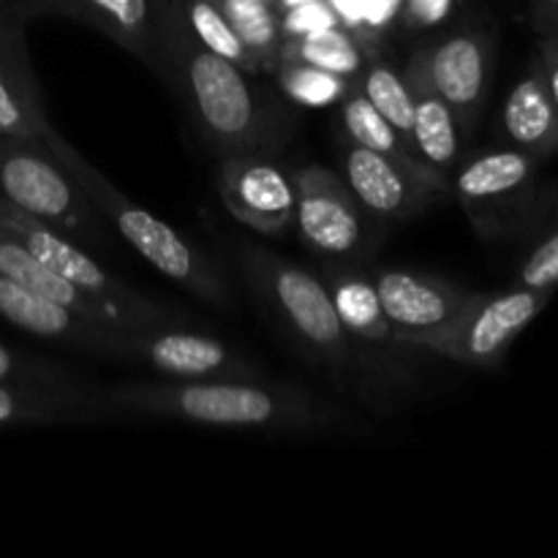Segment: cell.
<instances>
[{
    "label": "cell",
    "instance_id": "obj_36",
    "mask_svg": "<svg viewBox=\"0 0 558 558\" xmlns=\"http://www.w3.org/2000/svg\"><path fill=\"white\" fill-rule=\"evenodd\" d=\"M54 3H58V0H33V5L41 11H54Z\"/></svg>",
    "mask_w": 558,
    "mask_h": 558
},
{
    "label": "cell",
    "instance_id": "obj_6",
    "mask_svg": "<svg viewBox=\"0 0 558 558\" xmlns=\"http://www.w3.org/2000/svg\"><path fill=\"white\" fill-rule=\"evenodd\" d=\"M0 196L60 232L93 223V202L41 140L0 136Z\"/></svg>",
    "mask_w": 558,
    "mask_h": 558
},
{
    "label": "cell",
    "instance_id": "obj_29",
    "mask_svg": "<svg viewBox=\"0 0 558 558\" xmlns=\"http://www.w3.org/2000/svg\"><path fill=\"white\" fill-rule=\"evenodd\" d=\"M0 385H47V387H69L80 385L71 379L65 371L47 365L44 360L22 357L0 343Z\"/></svg>",
    "mask_w": 558,
    "mask_h": 558
},
{
    "label": "cell",
    "instance_id": "obj_9",
    "mask_svg": "<svg viewBox=\"0 0 558 558\" xmlns=\"http://www.w3.org/2000/svg\"><path fill=\"white\" fill-rule=\"evenodd\" d=\"M118 360L140 363L167 379H259V365L223 341L172 327L123 330Z\"/></svg>",
    "mask_w": 558,
    "mask_h": 558
},
{
    "label": "cell",
    "instance_id": "obj_26",
    "mask_svg": "<svg viewBox=\"0 0 558 558\" xmlns=\"http://www.w3.org/2000/svg\"><path fill=\"white\" fill-rule=\"evenodd\" d=\"M360 90L365 93L371 104L385 114L392 123V129L412 142V123H414V96L409 87L407 76L398 74L387 60L368 58L365 69L357 76Z\"/></svg>",
    "mask_w": 558,
    "mask_h": 558
},
{
    "label": "cell",
    "instance_id": "obj_32",
    "mask_svg": "<svg viewBox=\"0 0 558 558\" xmlns=\"http://www.w3.org/2000/svg\"><path fill=\"white\" fill-rule=\"evenodd\" d=\"M458 0H401L398 22L409 33H428L450 20Z\"/></svg>",
    "mask_w": 558,
    "mask_h": 558
},
{
    "label": "cell",
    "instance_id": "obj_12",
    "mask_svg": "<svg viewBox=\"0 0 558 558\" xmlns=\"http://www.w3.org/2000/svg\"><path fill=\"white\" fill-rule=\"evenodd\" d=\"M539 158L518 147H496L456 167V196L480 232H494L523 205L537 178Z\"/></svg>",
    "mask_w": 558,
    "mask_h": 558
},
{
    "label": "cell",
    "instance_id": "obj_31",
    "mask_svg": "<svg viewBox=\"0 0 558 558\" xmlns=\"http://www.w3.org/2000/svg\"><path fill=\"white\" fill-rule=\"evenodd\" d=\"M343 25L341 16L330 5V0H311V3L294 5L281 11V33L283 38L308 36V33L327 31V27Z\"/></svg>",
    "mask_w": 558,
    "mask_h": 558
},
{
    "label": "cell",
    "instance_id": "obj_27",
    "mask_svg": "<svg viewBox=\"0 0 558 558\" xmlns=\"http://www.w3.org/2000/svg\"><path fill=\"white\" fill-rule=\"evenodd\" d=\"M272 74L294 104L316 109L341 104L349 87L354 85V82H349V76L332 74V71L319 69L314 63H303V60H278Z\"/></svg>",
    "mask_w": 558,
    "mask_h": 558
},
{
    "label": "cell",
    "instance_id": "obj_3",
    "mask_svg": "<svg viewBox=\"0 0 558 558\" xmlns=\"http://www.w3.org/2000/svg\"><path fill=\"white\" fill-rule=\"evenodd\" d=\"M44 145L52 150V156L69 169L71 178L76 180L82 191H85L87 199L93 202L98 213L109 218L114 223L120 234L156 267L161 276H167L169 281H174L178 287H183L185 292H191L194 298L205 300V303L218 305V308H232V292H229L227 278L221 276L216 265L196 248L191 240H185L183 234L174 227L163 223L161 218L153 216L150 210H145L142 205H136L134 199L123 194L101 169L93 167L69 140L58 134V131H49L44 136Z\"/></svg>",
    "mask_w": 558,
    "mask_h": 558
},
{
    "label": "cell",
    "instance_id": "obj_19",
    "mask_svg": "<svg viewBox=\"0 0 558 558\" xmlns=\"http://www.w3.org/2000/svg\"><path fill=\"white\" fill-rule=\"evenodd\" d=\"M501 129L510 147L534 158H548L558 153V112L545 85L543 65L534 60L526 74L515 82L501 109Z\"/></svg>",
    "mask_w": 558,
    "mask_h": 558
},
{
    "label": "cell",
    "instance_id": "obj_10",
    "mask_svg": "<svg viewBox=\"0 0 558 558\" xmlns=\"http://www.w3.org/2000/svg\"><path fill=\"white\" fill-rule=\"evenodd\" d=\"M343 174L360 207L398 221L417 216L430 196L450 189L447 174L428 163L398 161L357 142H349L343 150Z\"/></svg>",
    "mask_w": 558,
    "mask_h": 558
},
{
    "label": "cell",
    "instance_id": "obj_13",
    "mask_svg": "<svg viewBox=\"0 0 558 558\" xmlns=\"http://www.w3.org/2000/svg\"><path fill=\"white\" fill-rule=\"evenodd\" d=\"M298 205H294V223L300 238L327 256H352L365 238L363 210L347 180L325 167L298 169L292 178Z\"/></svg>",
    "mask_w": 558,
    "mask_h": 558
},
{
    "label": "cell",
    "instance_id": "obj_23",
    "mask_svg": "<svg viewBox=\"0 0 558 558\" xmlns=\"http://www.w3.org/2000/svg\"><path fill=\"white\" fill-rule=\"evenodd\" d=\"M278 60H303L319 69L332 71L341 76H360L368 60V49L357 33L347 25L327 27V31L308 33V36L283 38Z\"/></svg>",
    "mask_w": 558,
    "mask_h": 558
},
{
    "label": "cell",
    "instance_id": "obj_11",
    "mask_svg": "<svg viewBox=\"0 0 558 558\" xmlns=\"http://www.w3.org/2000/svg\"><path fill=\"white\" fill-rule=\"evenodd\" d=\"M434 90L452 107L463 131L474 129L494 74V41L477 27H458L414 52Z\"/></svg>",
    "mask_w": 558,
    "mask_h": 558
},
{
    "label": "cell",
    "instance_id": "obj_33",
    "mask_svg": "<svg viewBox=\"0 0 558 558\" xmlns=\"http://www.w3.org/2000/svg\"><path fill=\"white\" fill-rule=\"evenodd\" d=\"M537 60L539 65H543L545 85H548V93L550 98H554L556 112H558V38L556 36H539Z\"/></svg>",
    "mask_w": 558,
    "mask_h": 558
},
{
    "label": "cell",
    "instance_id": "obj_37",
    "mask_svg": "<svg viewBox=\"0 0 558 558\" xmlns=\"http://www.w3.org/2000/svg\"><path fill=\"white\" fill-rule=\"evenodd\" d=\"M267 3H272V5H276V0H267Z\"/></svg>",
    "mask_w": 558,
    "mask_h": 558
},
{
    "label": "cell",
    "instance_id": "obj_16",
    "mask_svg": "<svg viewBox=\"0 0 558 558\" xmlns=\"http://www.w3.org/2000/svg\"><path fill=\"white\" fill-rule=\"evenodd\" d=\"M52 129L27 54L25 27L16 16L0 14V136L44 142Z\"/></svg>",
    "mask_w": 558,
    "mask_h": 558
},
{
    "label": "cell",
    "instance_id": "obj_4",
    "mask_svg": "<svg viewBox=\"0 0 558 558\" xmlns=\"http://www.w3.org/2000/svg\"><path fill=\"white\" fill-rule=\"evenodd\" d=\"M251 281L259 283L294 336L332 371L347 374L352 365V332L338 319L336 305L325 281L314 272L278 259L262 248H243L240 254Z\"/></svg>",
    "mask_w": 558,
    "mask_h": 558
},
{
    "label": "cell",
    "instance_id": "obj_14",
    "mask_svg": "<svg viewBox=\"0 0 558 558\" xmlns=\"http://www.w3.org/2000/svg\"><path fill=\"white\" fill-rule=\"evenodd\" d=\"M218 189L229 216L262 234H283L294 223L292 178L256 153H229L221 161Z\"/></svg>",
    "mask_w": 558,
    "mask_h": 558
},
{
    "label": "cell",
    "instance_id": "obj_30",
    "mask_svg": "<svg viewBox=\"0 0 558 558\" xmlns=\"http://www.w3.org/2000/svg\"><path fill=\"white\" fill-rule=\"evenodd\" d=\"M518 287L543 289V292H556L558 287V227L545 234L529 256L523 259L521 270L515 276Z\"/></svg>",
    "mask_w": 558,
    "mask_h": 558
},
{
    "label": "cell",
    "instance_id": "obj_34",
    "mask_svg": "<svg viewBox=\"0 0 558 558\" xmlns=\"http://www.w3.org/2000/svg\"><path fill=\"white\" fill-rule=\"evenodd\" d=\"M532 20L539 36L558 38V0H532Z\"/></svg>",
    "mask_w": 558,
    "mask_h": 558
},
{
    "label": "cell",
    "instance_id": "obj_5",
    "mask_svg": "<svg viewBox=\"0 0 558 558\" xmlns=\"http://www.w3.org/2000/svg\"><path fill=\"white\" fill-rule=\"evenodd\" d=\"M0 227H3L11 238L20 240L44 267H49L52 272L63 276L65 281H71L74 287L90 292L93 298L112 305V308L123 316L125 325L134 327V330H142V327H172L183 322L174 311L153 303L150 298H145V294L125 287L123 281H118V278L109 270H104L90 254H85V251L76 248L71 240H65L63 234H60V229H54L52 223L41 221V218L36 216H27L25 210H20V207H14L11 202H5L3 196H0Z\"/></svg>",
    "mask_w": 558,
    "mask_h": 558
},
{
    "label": "cell",
    "instance_id": "obj_15",
    "mask_svg": "<svg viewBox=\"0 0 558 558\" xmlns=\"http://www.w3.org/2000/svg\"><path fill=\"white\" fill-rule=\"evenodd\" d=\"M0 316L44 341L63 343V347L80 349V352L112 360H118L123 330H131V327H112L87 319V316L71 311L69 305L41 298L33 289L3 276H0Z\"/></svg>",
    "mask_w": 558,
    "mask_h": 558
},
{
    "label": "cell",
    "instance_id": "obj_24",
    "mask_svg": "<svg viewBox=\"0 0 558 558\" xmlns=\"http://www.w3.org/2000/svg\"><path fill=\"white\" fill-rule=\"evenodd\" d=\"M210 3L227 16V22L238 33L251 58L256 60L259 71L272 74L283 41L281 14H278L276 5L267 3V0H210Z\"/></svg>",
    "mask_w": 558,
    "mask_h": 558
},
{
    "label": "cell",
    "instance_id": "obj_8",
    "mask_svg": "<svg viewBox=\"0 0 558 558\" xmlns=\"http://www.w3.org/2000/svg\"><path fill=\"white\" fill-rule=\"evenodd\" d=\"M374 283L392 338L425 352H434L436 343L452 330L474 294L445 278L398 267L376 272Z\"/></svg>",
    "mask_w": 558,
    "mask_h": 558
},
{
    "label": "cell",
    "instance_id": "obj_7",
    "mask_svg": "<svg viewBox=\"0 0 558 558\" xmlns=\"http://www.w3.org/2000/svg\"><path fill=\"white\" fill-rule=\"evenodd\" d=\"M550 298L554 292L518 283L501 292H474L461 319L434 347V354L472 368H499L518 336L543 314Z\"/></svg>",
    "mask_w": 558,
    "mask_h": 558
},
{
    "label": "cell",
    "instance_id": "obj_25",
    "mask_svg": "<svg viewBox=\"0 0 558 558\" xmlns=\"http://www.w3.org/2000/svg\"><path fill=\"white\" fill-rule=\"evenodd\" d=\"M341 120L343 129H347L349 134V142H357V145L371 147V150L376 153H385V156L398 158V161L425 163L423 158L414 153L412 142L403 140V136L392 129L390 120L365 98V93L360 90L357 82H354V85L349 87L347 96L341 98Z\"/></svg>",
    "mask_w": 558,
    "mask_h": 558
},
{
    "label": "cell",
    "instance_id": "obj_18",
    "mask_svg": "<svg viewBox=\"0 0 558 558\" xmlns=\"http://www.w3.org/2000/svg\"><path fill=\"white\" fill-rule=\"evenodd\" d=\"M409 87L414 96V123H412V147L428 167L436 172L450 174L461 163L463 153V131L461 120L452 112L450 104L434 90V85L425 76L420 60L409 58L407 71Z\"/></svg>",
    "mask_w": 558,
    "mask_h": 558
},
{
    "label": "cell",
    "instance_id": "obj_28",
    "mask_svg": "<svg viewBox=\"0 0 558 558\" xmlns=\"http://www.w3.org/2000/svg\"><path fill=\"white\" fill-rule=\"evenodd\" d=\"M183 14L189 20V27L194 31L196 41L205 44L207 49H213L221 58L232 60L234 65H240L248 74H262L256 60L251 58L248 49L243 47V41L238 38V33L232 31V25L227 22V16L210 3V0H183Z\"/></svg>",
    "mask_w": 558,
    "mask_h": 558
},
{
    "label": "cell",
    "instance_id": "obj_35",
    "mask_svg": "<svg viewBox=\"0 0 558 558\" xmlns=\"http://www.w3.org/2000/svg\"><path fill=\"white\" fill-rule=\"evenodd\" d=\"M303 3H311V0H276V9L278 14H281V11L294 9V5H303Z\"/></svg>",
    "mask_w": 558,
    "mask_h": 558
},
{
    "label": "cell",
    "instance_id": "obj_22",
    "mask_svg": "<svg viewBox=\"0 0 558 558\" xmlns=\"http://www.w3.org/2000/svg\"><path fill=\"white\" fill-rule=\"evenodd\" d=\"M322 281H325L327 292H330L338 319L352 332V338L368 343L396 341L390 325H387L385 311H381L374 276L332 267V270H327V276Z\"/></svg>",
    "mask_w": 558,
    "mask_h": 558
},
{
    "label": "cell",
    "instance_id": "obj_21",
    "mask_svg": "<svg viewBox=\"0 0 558 558\" xmlns=\"http://www.w3.org/2000/svg\"><path fill=\"white\" fill-rule=\"evenodd\" d=\"M54 14L74 16L101 31L131 54L156 65V14L153 0H58Z\"/></svg>",
    "mask_w": 558,
    "mask_h": 558
},
{
    "label": "cell",
    "instance_id": "obj_20",
    "mask_svg": "<svg viewBox=\"0 0 558 558\" xmlns=\"http://www.w3.org/2000/svg\"><path fill=\"white\" fill-rule=\"evenodd\" d=\"M0 276L33 289V292H38L41 298L69 305L71 311L87 316V319L104 322V325L112 327H129L112 305L93 298L90 292L74 287V283L65 281L63 276H58V272H52L49 267H44L41 262H38L20 240L11 238L3 227H0ZM131 330H134V327H131Z\"/></svg>",
    "mask_w": 558,
    "mask_h": 558
},
{
    "label": "cell",
    "instance_id": "obj_2",
    "mask_svg": "<svg viewBox=\"0 0 558 558\" xmlns=\"http://www.w3.org/2000/svg\"><path fill=\"white\" fill-rule=\"evenodd\" d=\"M156 65L185 98L207 140L229 153H254L265 136V114L248 71L196 41L183 0H153Z\"/></svg>",
    "mask_w": 558,
    "mask_h": 558
},
{
    "label": "cell",
    "instance_id": "obj_17",
    "mask_svg": "<svg viewBox=\"0 0 558 558\" xmlns=\"http://www.w3.org/2000/svg\"><path fill=\"white\" fill-rule=\"evenodd\" d=\"M107 392L96 396L85 387L0 385V428L11 425H85L112 420Z\"/></svg>",
    "mask_w": 558,
    "mask_h": 558
},
{
    "label": "cell",
    "instance_id": "obj_1",
    "mask_svg": "<svg viewBox=\"0 0 558 558\" xmlns=\"http://www.w3.org/2000/svg\"><path fill=\"white\" fill-rule=\"evenodd\" d=\"M109 407L125 417L178 420L210 428L322 436L347 430V414L311 390L259 379H145L107 390Z\"/></svg>",
    "mask_w": 558,
    "mask_h": 558
}]
</instances>
